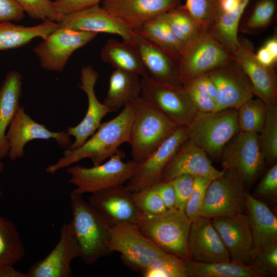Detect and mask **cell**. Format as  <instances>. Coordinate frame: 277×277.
<instances>
[{
	"mask_svg": "<svg viewBox=\"0 0 277 277\" xmlns=\"http://www.w3.org/2000/svg\"><path fill=\"white\" fill-rule=\"evenodd\" d=\"M166 16L174 35L185 47L204 29L181 5L166 12Z\"/></svg>",
	"mask_w": 277,
	"mask_h": 277,
	"instance_id": "obj_35",
	"label": "cell"
},
{
	"mask_svg": "<svg viewBox=\"0 0 277 277\" xmlns=\"http://www.w3.org/2000/svg\"><path fill=\"white\" fill-rule=\"evenodd\" d=\"M221 12H230L238 9L247 0H219Z\"/></svg>",
	"mask_w": 277,
	"mask_h": 277,
	"instance_id": "obj_53",
	"label": "cell"
},
{
	"mask_svg": "<svg viewBox=\"0 0 277 277\" xmlns=\"http://www.w3.org/2000/svg\"><path fill=\"white\" fill-rule=\"evenodd\" d=\"M4 168V164L2 162V160H0V175L2 173ZM2 192L0 190V198L2 196Z\"/></svg>",
	"mask_w": 277,
	"mask_h": 277,
	"instance_id": "obj_56",
	"label": "cell"
},
{
	"mask_svg": "<svg viewBox=\"0 0 277 277\" xmlns=\"http://www.w3.org/2000/svg\"><path fill=\"white\" fill-rule=\"evenodd\" d=\"M268 105L259 98L250 99L238 110L239 131L259 134L263 126Z\"/></svg>",
	"mask_w": 277,
	"mask_h": 277,
	"instance_id": "obj_36",
	"label": "cell"
},
{
	"mask_svg": "<svg viewBox=\"0 0 277 277\" xmlns=\"http://www.w3.org/2000/svg\"><path fill=\"white\" fill-rule=\"evenodd\" d=\"M259 144L265 161L275 163L277 159V106L268 105L263 128L258 134Z\"/></svg>",
	"mask_w": 277,
	"mask_h": 277,
	"instance_id": "obj_37",
	"label": "cell"
},
{
	"mask_svg": "<svg viewBox=\"0 0 277 277\" xmlns=\"http://www.w3.org/2000/svg\"><path fill=\"white\" fill-rule=\"evenodd\" d=\"M248 3H243L232 11L221 12L212 26L208 29L232 54L239 44V24Z\"/></svg>",
	"mask_w": 277,
	"mask_h": 277,
	"instance_id": "obj_33",
	"label": "cell"
},
{
	"mask_svg": "<svg viewBox=\"0 0 277 277\" xmlns=\"http://www.w3.org/2000/svg\"><path fill=\"white\" fill-rule=\"evenodd\" d=\"M212 164L206 153L187 138L177 149L165 168L161 182H168L182 175L211 179L223 175Z\"/></svg>",
	"mask_w": 277,
	"mask_h": 277,
	"instance_id": "obj_20",
	"label": "cell"
},
{
	"mask_svg": "<svg viewBox=\"0 0 277 277\" xmlns=\"http://www.w3.org/2000/svg\"><path fill=\"white\" fill-rule=\"evenodd\" d=\"M191 223L185 211L174 207L156 214L140 212L135 225L165 252L191 260L188 240Z\"/></svg>",
	"mask_w": 277,
	"mask_h": 277,
	"instance_id": "obj_2",
	"label": "cell"
},
{
	"mask_svg": "<svg viewBox=\"0 0 277 277\" xmlns=\"http://www.w3.org/2000/svg\"><path fill=\"white\" fill-rule=\"evenodd\" d=\"M66 130L51 131L42 124L34 121L20 106L6 132L9 145L8 156L13 161L22 157L25 145L34 140L54 139L62 149H67L71 144Z\"/></svg>",
	"mask_w": 277,
	"mask_h": 277,
	"instance_id": "obj_14",
	"label": "cell"
},
{
	"mask_svg": "<svg viewBox=\"0 0 277 277\" xmlns=\"http://www.w3.org/2000/svg\"><path fill=\"white\" fill-rule=\"evenodd\" d=\"M232 56L249 78L255 96L267 105L276 104L275 66L261 64L255 56L252 43L246 38H239V45Z\"/></svg>",
	"mask_w": 277,
	"mask_h": 277,
	"instance_id": "obj_18",
	"label": "cell"
},
{
	"mask_svg": "<svg viewBox=\"0 0 277 277\" xmlns=\"http://www.w3.org/2000/svg\"><path fill=\"white\" fill-rule=\"evenodd\" d=\"M134 31L157 46L180 56L185 48L172 32L166 13L154 17Z\"/></svg>",
	"mask_w": 277,
	"mask_h": 277,
	"instance_id": "obj_32",
	"label": "cell"
},
{
	"mask_svg": "<svg viewBox=\"0 0 277 277\" xmlns=\"http://www.w3.org/2000/svg\"><path fill=\"white\" fill-rule=\"evenodd\" d=\"M182 86L197 111L212 112L219 111L215 99L201 91L190 84H186Z\"/></svg>",
	"mask_w": 277,
	"mask_h": 277,
	"instance_id": "obj_46",
	"label": "cell"
},
{
	"mask_svg": "<svg viewBox=\"0 0 277 277\" xmlns=\"http://www.w3.org/2000/svg\"><path fill=\"white\" fill-rule=\"evenodd\" d=\"M257 60L262 64L267 66H275L276 61L263 46L255 53Z\"/></svg>",
	"mask_w": 277,
	"mask_h": 277,
	"instance_id": "obj_52",
	"label": "cell"
},
{
	"mask_svg": "<svg viewBox=\"0 0 277 277\" xmlns=\"http://www.w3.org/2000/svg\"><path fill=\"white\" fill-rule=\"evenodd\" d=\"M194 177L190 175H182L170 181L175 191L176 209L185 211L192 192Z\"/></svg>",
	"mask_w": 277,
	"mask_h": 277,
	"instance_id": "obj_44",
	"label": "cell"
},
{
	"mask_svg": "<svg viewBox=\"0 0 277 277\" xmlns=\"http://www.w3.org/2000/svg\"><path fill=\"white\" fill-rule=\"evenodd\" d=\"M134 46L150 77L159 82L182 85L179 77V55L137 34Z\"/></svg>",
	"mask_w": 277,
	"mask_h": 277,
	"instance_id": "obj_25",
	"label": "cell"
},
{
	"mask_svg": "<svg viewBox=\"0 0 277 277\" xmlns=\"http://www.w3.org/2000/svg\"><path fill=\"white\" fill-rule=\"evenodd\" d=\"M250 264L261 268L270 275H276L277 243L269 245L259 251L251 259Z\"/></svg>",
	"mask_w": 277,
	"mask_h": 277,
	"instance_id": "obj_45",
	"label": "cell"
},
{
	"mask_svg": "<svg viewBox=\"0 0 277 277\" xmlns=\"http://www.w3.org/2000/svg\"><path fill=\"white\" fill-rule=\"evenodd\" d=\"M223 169H234L244 186H250L265 162L258 134L239 131L226 145L221 157Z\"/></svg>",
	"mask_w": 277,
	"mask_h": 277,
	"instance_id": "obj_11",
	"label": "cell"
},
{
	"mask_svg": "<svg viewBox=\"0 0 277 277\" xmlns=\"http://www.w3.org/2000/svg\"><path fill=\"white\" fill-rule=\"evenodd\" d=\"M0 277H28V275L27 273L15 269L14 265H8L0 267Z\"/></svg>",
	"mask_w": 277,
	"mask_h": 277,
	"instance_id": "obj_54",
	"label": "cell"
},
{
	"mask_svg": "<svg viewBox=\"0 0 277 277\" xmlns=\"http://www.w3.org/2000/svg\"><path fill=\"white\" fill-rule=\"evenodd\" d=\"M264 46L269 52L272 57L277 61V37L273 35L268 39Z\"/></svg>",
	"mask_w": 277,
	"mask_h": 277,
	"instance_id": "obj_55",
	"label": "cell"
},
{
	"mask_svg": "<svg viewBox=\"0 0 277 277\" xmlns=\"http://www.w3.org/2000/svg\"><path fill=\"white\" fill-rule=\"evenodd\" d=\"M276 10L274 0H260L244 23L242 31L251 34L262 32L271 23Z\"/></svg>",
	"mask_w": 277,
	"mask_h": 277,
	"instance_id": "obj_40",
	"label": "cell"
},
{
	"mask_svg": "<svg viewBox=\"0 0 277 277\" xmlns=\"http://www.w3.org/2000/svg\"><path fill=\"white\" fill-rule=\"evenodd\" d=\"M70 198V223L80 248V258L85 264L94 265L112 253L107 246L110 226L82 194L72 192Z\"/></svg>",
	"mask_w": 277,
	"mask_h": 277,
	"instance_id": "obj_3",
	"label": "cell"
},
{
	"mask_svg": "<svg viewBox=\"0 0 277 277\" xmlns=\"http://www.w3.org/2000/svg\"><path fill=\"white\" fill-rule=\"evenodd\" d=\"M58 24L61 27L75 31L117 35L134 45L136 39L133 30L100 4L64 15Z\"/></svg>",
	"mask_w": 277,
	"mask_h": 277,
	"instance_id": "obj_16",
	"label": "cell"
},
{
	"mask_svg": "<svg viewBox=\"0 0 277 277\" xmlns=\"http://www.w3.org/2000/svg\"><path fill=\"white\" fill-rule=\"evenodd\" d=\"M98 78V72L91 66L84 67L81 72V84L78 86L86 94L88 107L82 120L76 125L67 127L66 131L74 138L68 149H74L81 146L97 129L102 120L112 111L97 98L95 85Z\"/></svg>",
	"mask_w": 277,
	"mask_h": 277,
	"instance_id": "obj_19",
	"label": "cell"
},
{
	"mask_svg": "<svg viewBox=\"0 0 277 277\" xmlns=\"http://www.w3.org/2000/svg\"><path fill=\"white\" fill-rule=\"evenodd\" d=\"M187 277H265L267 272L253 264H245L232 260L205 263L185 260Z\"/></svg>",
	"mask_w": 277,
	"mask_h": 277,
	"instance_id": "obj_28",
	"label": "cell"
},
{
	"mask_svg": "<svg viewBox=\"0 0 277 277\" xmlns=\"http://www.w3.org/2000/svg\"><path fill=\"white\" fill-rule=\"evenodd\" d=\"M152 187L161 197L167 209L174 207L175 194L170 181L160 182Z\"/></svg>",
	"mask_w": 277,
	"mask_h": 277,
	"instance_id": "obj_50",
	"label": "cell"
},
{
	"mask_svg": "<svg viewBox=\"0 0 277 277\" xmlns=\"http://www.w3.org/2000/svg\"><path fill=\"white\" fill-rule=\"evenodd\" d=\"M125 153L121 149L104 162L86 167L80 165L70 166L67 172L69 182L75 188L72 192L83 195L93 193L109 188L123 185L132 176L137 163L123 161Z\"/></svg>",
	"mask_w": 277,
	"mask_h": 277,
	"instance_id": "obj_5",
	"label": "cell"
},
{
	"mask_svg": "<svg viewBox=\"0 0 277 277\" xmlns=\"http://www.w3.org/2000/svg\"><path fill=\"white\" fill-rule=\"evenodd\" d=\"M109 250L121 254L122 263L130 269L143 272L165 253L137 229L135 224L121 223L109 227Z\"/></svg>",
	"mask_w": 277,
	"mask_h": 277,
	"instance_id": "obj_8",
	"label": "cell"
},
{
	"mask_svg": "<svg viewBox=\"0 0 277 277\" xmlns=\"http://www.w3.org/2000/svg\"><path fill=\"white\" fill-rule=\"evenodd\" d=\"M244 186L235 170L224 169L208 186L200 216L212 219L244 213Z\"/></svg>",
	"mask_w": 277,
	"mask_h": 277,
	"instance_id": "obj_9",
	"label": "cell"
},
{
	"mask_svg": "<svg viewBox=\"0 0 277 277\" xmlns=\"http://www.w3.org/2000/svg\"><path fill=\"white\" fill-rule=\"evenodd\" d=\"M186 84L192 85L201 91L207 94L215 100L216 96V88L214 83L207 73L195 77L185 84Z\"/></svg>",
	"mask_w": 277,
	"mask_h": 277,
	"instance_id": "obj_51",
	"label": "cell"
},
{
	"mask_svg": "<svg viewBox=\"0 0 277 277\" xmlns=\"http://www.w3.org/2000/svg\"><path fill=\"white\" fill-rule=\"evenodd\" d=\"M23 76L16 70L8 72L0 87V160L8 156L6 131L20 107Z\"/></svg>",
	"mask_w": 277,
	"mask_h": 277,
	"instance_id": "obj_27",
	"label": "cell"
},
{
	"mask_svg": "<svg viewBox=\"0 0 277 277\" xmlns=\"http://www.w3.org/2000/svg\"><path fill=\"white\" fill-rule=\"evenodd\" d=\"M24 12L32 18L48 19L59 23L62 15L57 10L54 2L51 0H15Z\"/></svg>",
	"mask_w": 277,
	"mask_h": 277,
	"instance_id": "obj_41",
	"label": "cell"
},
{
	"mask_svg": "<svg viewBox=\"0 0 277 277\" xmlns=\"http://www.w3.org/2000/svg\"><path fill=\"white\" fill-rule=\"evenodd\" d=\"M213 226L227 249L231 260L250 264L253 239L247 214L212 219Z\"/></svg>",
	"mask_w": 277,
	"mask_h": 277,
	"instance_id": "obj_22",
	"label": "cell"
},
{
	"mask_svg": "<svg viewBox=\"0 0 277 277\" xmlns=\"http://www.w3.org/2000/svg\"><path fill=\"white\" fill-rule=\"evenodd\" d=\"M247 1H250V0H247Z\"/></svg>",
	"mask_w": 277,
	"mask_h": 277,
	"instance_id": "obj_57",
	"label": "cell"
},
{
	"mask_svg": "<svg viewBox=\"0 0 277 277\" xmlns=\"http://www.w3.org/2000/svg\"><path fill=\"white\" fill-rule=\"evenodd\" d=\"M134 103L126 105L120 113L112 119L101 123L97 129L81 146L74 149H66L64 156L48 166L47 173L55 174L83 159H89L93 165L107 160L127 143L133 113Z\"/></svg>",
	"mask_w": 277,
	"mask_h": 277,
	"instance_id": "obj_1",
	"label": "cell"
},
{
	"mask_svg": "<svg viewBox=\"0 0 277 277\" xmlns=\"http://www.w3.org/2000/svg\"><path fill=\"white\" fill-rule=\"evenodd\" d=\"M245 200L253 239L251 260L263 248L276 243L277 218L265 203L246 191Z\"/></svg>",
	"mask_w": 277,
	"mask_h": 277,
	"instance_id": "obj_26",
	"label": "cell"
},
{
	"mask_svg": "<svg viewBox=\"0 0 277 277\" xmlns=\"http://www.w3.org/2000/svg\"><path fill=\"white\" fill-rule=\"evenodd\" d=\"M81 251L70 222L60 229V239L46 256L30 266L28 277H70L71 263Z\"/></svg>",
	"mask_w": 277,
	"mask_h": 277,
	"instance_id": "obj_17",
	"label": "cell"
},
{
	"mask_svg": "<svg viewBox=\"0 0 277 277\" xmlns=\"http://www.w3.org/2000/svg\"><path fill=\"white\" fill-rule=\"evenodd\" d=\"M179 126L143 98L134 103L128 143L138 163L155 150Z\"/></svg>",
	"mask_w": 277,
	"mask_h": 277,
	"instance_id": "obj_4",
	"label": "cell"
},
{
	"mask_svg": "<svg viewBox=\"0 0 277 277\" xmlns=\"http://www.w3.org/2000/svg\"><path fill=\"white\" fill-rule=\"evenodd\" d=\"M187 127L189 139L208 156L220 157L224 147L239 131L238 111H197Z\"/></svg>",
	"mask_w": 277,
	"mask_h": 277,
	"instance_id": "obj_6",
	"label": "cell"
},
{
	"mask_svg": "<svg viewBox=\"0 0 277 277\" xmlns=\"http://www.w3.org/2000/svg\"><path fill=\"white\" fill-rule=\"evenodd\" d=\"M207 73L216 88L215 101L219 111L238 110L255 96L249 78L234 60Z\"/></svg>",
	"mask_w": 277,
	"mask_h": 277,
	"instance_id": "obj_15",
	"label": "cell"
},
{
	"mask_svg": "<svg viewBox=\"0 0 277 277\" xmlns=\"http://www.w3.org/2000/svg\"><path fill=\"white\" fill-rule=\"evenodd\" d=\"M233 60L231 53L208 30L204 29L185 46L179 58V77L183 85L195 77Z\"/></svg>",
	"mask_w": 277,
	"mask_h": 277,
	"instance_id": "obj_7",
	"label": "cell"
},
{
	"mask_svg": "<svg viewBox=\"0 0 277 277\" xmlns=\"http://www.w3.org/2000/svg\"><path fill=\"white\" fill-rule=\"evenodd\" d=\"M132 198L141 213L156 214L167 209L161 197L152 187L132 193Z\"/></svg>",
	"mask_w": 277,
	"mask_h": 277,
	"instance_id": "obj_42",
	"label": "cell"
},
{
	"mask_svg": "<svg viewBox=\"0 0 277 277\" xmlns=\"http://www.w3.org/2000/svg\"><path fill=\"white\" fill-rule=\"evenodd\" d=\"M110 226L135 224L140 211L126 186L120 185L91 193L88 202Z\"/></svg>",
	"mask_w": 277,
	"mask_h": 277,
	"instance_id": "obj_21",
	"label": "cell"
},
{
	"mask_svg": "<svg viewBox=\"0 0 277 277\" xmlns=\"http://www.w3.org/2000/svg\"><path fill=\"white\" fill-rule=\"evenodd\" d=\"M141 97L177 126H188L197 110L182 85L141 78Z\"/></svg>",
	"mask_w": 277,
	"mask_h": 277,
	"instance_id": "obj_10",
	"label": "cell"
},
{
	"mask_svg": "<svg viewBox=\"0 0 277 277\" xmlns=\"http://www.w3.org/2000/svg\"><path fill=\"white\" fill-rule=\"evenodd\" d=\"M144 277H187L185 260L165 252L142 272Z\"/></svg>",
	"mask_w": 277,
	"mask_h": 277,
	"instance_id": "obj_38",
	"label": "cell"
},
{
	"mask_svg": "<svg viewBox=\"0 0 277 277\" xmlns=\"http://www.w3.org/2000/svg\"><path fill=\"white\" fill-rule=\"evenodd\" d=\"M188 245L194 261L212 263L231 260L219 234L208 218L199 216L192 221Z\"/></svg>",
	"mask_w": 277,
	"mask_h": 277,
	"instance_id": "obj_23",
	"label": "cell"
},
{
	"mask_svg": "<svg viewBox=\"0 0 277 277\" xmlns=\"http://www.w3.org/2000/svg\"><path fill=\"white\" fill-rule=\"evenodd\" d=\"M277 192V164H274L256 188V193L262 196L275 195Z\"/></svg>",
	"mask_w": 277,
	"mask_h": 277,
	"instance_id": "obj_47",
	"label": "cell"
},
{
	"mask_svg": "<svg viewBox=\"0 0 277 277\" xmlns=\"http://www.w3.org/2000/svg\"><path fill=\"white\" fill-rule=\"evenodd\" d=\"M97 33L75 31L59 27L34 49L41 66L49 71L61 72L71 54L91 41Z\"/></svg>",
	"mask_w": 277,
	"mask_h": 277,
	"instance_id": "obj_13",
	"label": "cell"
},
{
	"mask_svg": "<svg viewBox=\"0 0 277 277\" xmlns=\"http://www.w3.org/2000/svg\"><path fill=\"white\" fill-rule=\"evenodd\" d=\"M24 13L15 0H0V22L19 21Z\"/></svg>",
	"mask_w": 277,
	"mask_h": 277,
	"instance_id": "obj_49",
	"label": "cell"
},
{
	"mask_svg": "<svg viewBox=\"0 0 277 277\" xmlns=\"http://www.w3.org/2000/svg\"><path fill=\"white\" fill-rule=\"evenodd\" d=\"M59 27L58 23L48 19L33 26L18 25L11 22H0V50L21 47L36 37L43 39Z\"/></svg>",
	"mask_w": 277,
	"mask_h": 277,
	"instance_id": "obj_31",
	"label": "cell"
},
{
	"mask_svg": "<svg viewBox=\"0 0 277 277\" xmlns=\"http://www.w3.org/2000/svg\"><path fill=\"white\" fill-rule=\"evenodd\" d=\"M25 248L15 224L0 212V267L14 265L24 258Z\"/></svg>",
	"mask_w": 277,
	"mask_h": 277,
	"instance_id": "obj_34",
	"label": "cell"
},
{
	"mask_svg": "<svg viewBox=\"0 0 277 277\" xmlns=\"http://www.w3.org/2000/svg\"><path fill=\"white\" fill-rule=\"evenodd\" d=\"M105 0H55L54 3L58 12L66 15L96 5Z\"/></svg>",
	"mask_w": 277,
	"mask_h": 277,
	"instance_id": "obj_48",
	"label": "cell"
},
{
	"mask_svg": "<svg viewBox=\"0 0 277 277\" xmlns=\"http://www.w3.org/2000/svg\"><path fill=\"white\" fill-rule=\"evenodd\" d=\"M211 181V179L204 176L194 177L192 192L185 209L186 215L192 221L200 216V211Z\"/></svg>",
	"mask_w": 277,
	"mask_h": 277,
	"instance_id": "obj_43",
	"label": "cell"
},
{
	"mask_svg": "<svg viewBox=\"0 0 277 277\" xmlns=\"http://www.w3.org/2000/svg\"><path fill=\"white\" fill-rule=\"evenodd\" d=\"M102 4L133 31L154 17L181 5V0H105Z\"/></svg>",
	"mask_w": 277,
	"mask_h": 277,
	"instance_id": "obj_24",
	"label": "cell"
},
{
	"mask_svg": "<svg viewBox=\"0 0 277 277\" xmlns=\"http://www.w3.org/2000/svg\"><path fill=\"white\" fill-rule=\"evenodd\" d=\"M101 57L114 69L135 74L142 78L149 76L136 48L132 44L110 38L103 46Z\"/></svg>",
	"mask_w": 277,
	"mask_h": 277,
	"instance_id": "obj_30",
	"label": "cell"
},
{
	"mask_svg": "<svg viewBox=\"0 0 277 277\" xmlns=\"http://www.w3.org/2000/svg\"><path fill=\"white\" fill-rule=\"evenodd\" d=\"M181 7L206 29L212 26L220 13L219 0H185Z\"/></svg>",
	"mask_w": 277,
	"mask_h": 277,
	"instance_id": "obj_39",
	"label": "cell"
},
{
	"mask_svg": "<svg viewBox=\"0 0 277 277\" xmlns=\"http://www.w3.org/2000/svg\"><path fill=\"white\" fill-rule=\"evenodd\" d=\"M187 126H179L152 152L137 163L126 183L132 193L153 186L161 181L167 164L181 144L188 138Z\"/></svg>",
	"mask_w": 277,
	"mask_h": 277,
	"instance_id": "obj_12",
	"label": "cell"
},
{
	"mask_svg": "<svg viewBox=\"0 0 277 277\" xmlns=\"http://www.w3.org/2000/svg\"><path fill=\"white\" fill-rule=\"evenodd\" d=\"M141 78L137 74L114 69L110 75L103 103L112 112L134 103L141 96Z\"/></svg>",
	"mask_w": 277,
	"mask_h": 277,
	"instance_id": "obj_29",
	"label": "cell"
}]
</instances>
